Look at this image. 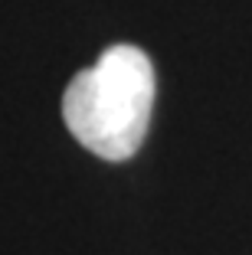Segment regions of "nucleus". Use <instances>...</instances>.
<instances>
[{"mask_svg": "<svg viewBox=\"0 0 252 255\" xmlns=\"http://www.w3.org/2000/svg\"><path fill=\"white\" fill-rule=\"evenodd\" d=\"M157 75L144 49L108 46L92 69H82L62 95V118L72 137L105 160H128L141 147L154 112Z\"/></svg>", "mask_w": 252, "mask_h": 255, "instance_id": "nucleus-1", "label": "nucleus"}]
</instances>
